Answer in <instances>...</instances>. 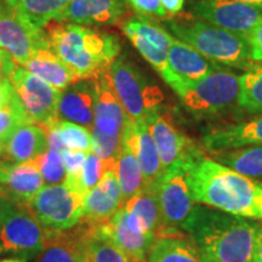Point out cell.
Listing matches in <instances>:
<instances>
[{
    "mask_svg": "<svg viewBox=\"0 0 262 262\" xmlns=\"http://www.w3.org/2000/svg\"><path fill=\"white\" fill-rule=\"evenodd\" d=\"M193 201L227 214L262 221V182L204 157L201 150L188 162Z\"/></svg>",
    "mask_w": 262,
    "mask_h": 262,
    "instance_id": "1",
    "label": "cell"
},
{
    "mask_svg": "<svg viewBox=\"0 0 262 262\" xmlns=\"http://www.w3.org/2000/svg\"><path fill=\"white\" fill-rule=\"evenodd\" d=\"M258 224L194 206L183 228L192 234L204 262H253Z\"/></svg>",
    "mask_w": 262,
    "mask_h": 262,
    "instance_id": "2",
    "label": "cell"
},
{
    "mask_svg": "<svg viewBox=\"0 0 262 262\" xmlns=\"http://www.w3.org/2000/svg\"><path fill=\"white\" fill-rule=\"evenodd\" d=\"M49 47L67 66L77 80L89 79L110 70L122 50L116 34L85 26L52 21L47 26Z\"/></svg>",
    "mask_w": 262,
    "mask_h": 262,
    "instance_id": "3",
    "label": "cell"
},
{
    "mask_svg": "<svg viewBox=\"0 0 262 262\" xmlns=\"http://www.w3.org/2000/svg\"><path fill=\"white\" fill-rule=\"evenodd\" d=\"M168 28L179 40L191 45L216 63L248 70L254 63L247 39L206 22L169 21Z\"/></svg>",
    "mask_w": 262,
    "mask_h": 262,
    "instance_id": "4",
    "label": "cell"
},
{
    "mask_svg": "<svg viewBox=\"0 0 262 262\" xmlns=\"http://www.w3.org/2000/svg\"><path fill=\"white\" fill-rule=\"evenodd\" d=\"M93 78L96 86L95 118L91 129L93 152L102 160L106 171L116 170L127 116L114 93L110 70L100 72Z\"/></svg>",
    "mask_w": 262,
    "mask_h": 262,
    "instance_id": "5",
    "label": "cell"
},
{
    "mask_svg": "<svg viewBox=\"0 0 262 262\" xmlns=\"http://www.w3.org/2000/svg\"><path fill=\"white\" fill-rule=\"evenodd\" d=\"M239 75L221 66L203 79L183 84L178 96L183 108L193 117H210L238 104Z\"/></svg>",
    "mask_w": 262,
    "mask_h": 262,
    "instance_id": "6",
    "label": "cell"
},
{
    "mask_svg": "<svg viewBox=\"0 0 262 262\" xmlns=\"http://www.w3.org/2000/svg\"><path fill=\"white\" fill-rule=\"evenodd\" d=\"M110 74L114 93L131 120L145 122L160 110L164 101L162 90L125 56L116 58Z\"/></svg>",
    "mask_w": 262,
    "mask_h": 262,
    "instance_id": "7",
    "label": "cell"
},
{
    "mask_svg": "<svg viewBox=\"0 0 262 262\" xmlns=\"http://www.w3.org/2000/svg\"><path fill=\"white\" fill-rule=\"evenodd\" d=\"M83 198L64 180L60 185L44 186L27 203L44 232L63 231L75 226L83 217Z\"/></svg>",
    "mask_w": 262,
    "mask_h": 262,
    "instance_id": "8",
    "label": "cell"
},
{
    "mask_svg": "<svg viewBox=\"0 0 262 262\" xmlns=\"http://www.w3.org/2000/svg\"><path fill=\"white\" fill-rule=\"evenodd\" d=\"M45 242V232L27 204L10 202L0 229L3 250L22 260L38 256Z\"/></svg>",
    "mask_w": 262,
    "mask_h": 262,
    "instance_id": "9",
    "label": "cell"
},
{
    "mask_svg": "<svg viewBox=\"0 0 262 262\" xmlns=\"http://www.w3.org/2000/svg\"><path fill=\"white\" fill-rule=\"evenodd\" d=\"M10 81L29 122L48 127L60 122L57 118V102L60 90L52 88L21 64H16Z\"/></svg>",
    "mask_w": 262,
    "mask_h": 262,
    "instance_id": "10",
    "label": "cell"
},
{
    "mask_svg": "<svg viewBox=\"0 0 262 262\" xmlns=\"http://www.w3.org/2000/svg\"><path fill=\"white\" fill-rule=\"evenodd\" d=\"M195 19L245 37L262 21L261 6L241 0H195L188 6Z\"/></svg>",
    "mask_w": 262,
    "mask_h": 262,
    "instance_id": "11",
    "label": "cell"
},
{
    "mask_svg": "<svg viewBox=\"0 0 262 262\" xmlns=\"http://www.w3.org/2000/svg\"><path fill=\"white\" fill-rule=\"evenodd\" d=\"M196 149L187 159L165 170L158 185V196L164 227L179 228L185 226L194 209L188 182V162L198 152Z\"/></svg>",
    "mask_w": 262,
    "mask_h": 262,
    "instance_id": "12",
    "label": "cell"
},
{
    "mask_svg": "<svg viewBox=\"0 0 262 262\" xmlns=\"http://www.w3.org/2000/svg\"><path fill=\"white\" fill-rule=\"evenodd\" d=\"M48 44L44 29L34 27L6 0H0V48L25 64L39 48Z\"/></svg>",
    "mask_w": 262,
    "mask_h": 262,
    "instance_id": "13",
    "label": "cell"
},
{
    "mask_svg": "<svg viewBox=\"0 0 262 262\" xmlns=\"http://www.w3.org/2000/svg\"><path fill=\"white\" fill-rule=\"evenodd\" d=\"M145 122L155 141L164 170L187 159L198 149L173 125L168 116L160 113V110L148 116Z\"/></svg>",
    "mask_w": 262,
    "mask_h": 262,
    "instance_id": "14",
    "label": "cell"
},
{
    "mask_svg": "<svg viewBox=\"0 0 262 262\" xmlns=\"http://www.w3.org/2000/svg\"><path fill=\"white\" fill-rule=\"evenodd\" d=\"M122 142L130 147L139 160L143 173L145 188L158 187L165 170L160 162L158 150L150 136L146 122H135L127 117Z\"/></svg>",
    "mask_w": 262,
    "mask_h": 262,
    "instance_id": "15",
    "label": "cell"
},
{
    "mask_svg": "<svg viewBox=\"0 0 262 262\" xmlns=\"http://www.w3.org/2000/svg\"><path fill=\"white\" fill-rule=\"evenodd\" d=\"M94 225L80 220L63 231L45 232L44 247L37 262H86V239Z\"/></svg>",
    "mask_w": 262,
    "mask_h": 262,
    "instance_id": "16",
    "label": "cell"
},
{
    "mask_svg": "<svg viewBox=\"0 0 262 262\" xmlns=\"http://www.w3.org/2000/svg\"><path fill=\"white\" fill-rule=\"evenodd\" d=\"M96 86L94 78L75 80L61 90L57 102V118L91 131L95 118Z\"/></svg>",
    "mask_w": 262,
    "mask_h": 262,
    "instance_id": "17",
    "label": "cell"
},
{
    "mask_svg": "<svg viewBox=\"0 0 262 262\" xmlns=\"http://www.w3.org/2000/svg\"><path fill=\"white\" fill-rule=\"evenodd\" d=\"M81 220L94 226L107 224L123 206L122 191L116 170H107L101 181L83 198Z\"/></svg>",
    "mask_w": 262,
    "mask_h": 262,
    "instance_id": "18",
    "label": "cell"
},
{
    "mask_svg": "<svg viewBox=\"0 0 262 262\" xmlns=\"http://www.w3.org/2000/svg\"><path fill=\"white\" fill-rule=\"evenodd\" d=\"M48 136L38 124H25L0 146V165L14 166L31 163L48 150Z\"/></svg>",
    "mask_w": 262,
    "mask_h": 262,
    "instance_id": "19",
    "label": "cell"
},
{
    "mask_svg": "<svg viewBox=\"0 0 262 262\" xmlns=\"http://www.w3.org/2000/svg\"><path fill=\"white\" fill-rule=\"evenodd\" d=\"M125 11V0H71L56 21L81 26L116 25Z\"/></svg>",
    "mask_w": 262,
    "mask_h": 262,
    "instance_id": "20",
    "label": "cell"
},
{
    "mask_svg": "<svg viewBox=\"0 0 262 262\" xmlns=\"http://www.w3.org/2000/svg\"><path fill=\"white\" fill-rule=\"evenodd\" d=\"M260 145H262V114L211 130L203 137V146L212 155Z\"/></svg>",
    "mask_w": 262,
    "mask_h": 262,
    "instance_id": "21",
    "label": "cell"
},
{
    "mask_svg": "<svg viewBox=\"0 0 262 262\" xmlns=\"http://www.w3.org/2000/svg\"><path fill=\"white\" fill-rule=\"evenodd\" d=\"M44 187L39 170L32 163L14 166L0 165V196L27 204Z\"/></svg>",
    "mask_w": 262,
    "mask_h": 262,
    "instance_id": "22",
    "label": "cell"
},
{
    "mask_svg": "<svg viewBox=\"0 0 262 262\" xmlns=\"http://www.w3.org/2000/svg\"><path fill=\"white\" fill-rule=\"evenodd\" d=\"M127 225L140 233L156 235L164 227L160 211L158 187L143 188L123 205Z\"/></svg>",
    "mask_w": 262,
    "mask_h": 262,
    "instance_id": "23",
    "label": "cell"
},
{
    "mask_svg": "<svg viewBox=\"0 0 262 262\" xmlns=\"http://www.w3.org/2000/svg\"><path fill=\"white\" fill-rule=\"evenodd\" d=\"M100 227L103 233L120 248L129 262H147V254L155 241V235L131 229L127 225L126 211L123 206L107 224Z\"/></svg>",
    "mask_w": 262,
    "mask_h": 262,
    "instance_id": "24",
    "label": "cell"
},
{
    "mask_svg": "<svg viewBox=\"0 0 262 262\" xmlns=\"http://www.w3.org/2000/svg\"><path fill=\"white\" fill-rule=\"evenodd\" d=\"M148 262H204L193 239L186 238L178 228L165 227L150 245Z\"/></svg>",
    "mask_w": 262,
    "mask_h": 262,
    "instance_id": "25",
    "label": "cell"
},
{
    "mask_svg": "<svg viewBox=\"0 0 262 262\" xmlns=\"http://www.w3.org/2000/svg\"><path fill=\"white\" fill-rule=\"evenodd\" d=\"M168 58L170 68L183 84L195 83L221 66L179 39H173L170 45Z\"/></svg>",
    "mask_w": 262,
    "mask_h": 262,
    "instance_id": "26",
    "label": "cell"
},
{
    "mask_svg": "<svg viewBox=\"0 0 262 262\" xmlns=\"http://www.w3.org/2000/svg\"><path fill=\"white\" fill-rule=\"evenodd\" d=\"M22 67L60 91L77 80L67 66L49 47V42L44 47L39 48L31 58L25 64H22Z\"/></svg>",
    "mask_w": 262,
    "mask_h": 262,
    "instance_id": "27",
    "label": "cell"
},
{
    "mask_svg": "<svg viewBox=\"0 0 262 262\" xmlns=\"http://www.w3.org/2000/svg\"><path fill=\"white\" fill-rule=\"evenodd\" d=\"M116 173L122 191L123 205L145 188L141 165L130 147L122 142L117 157Z\"/></svg>",
    "mask_w": 262,
    "mask_h": 262,
    "instance_id": "28",
    "label": "cell"
},
{
    "mask_svg": "<svg viewBox=\"0 0 262 262\" xmlns=\"http://www.w3.org/2000/svg\"><path fill=\"white\" fill-rule=\"evenodd\" d=\"M37 28H45L56 21L71 0H6Z\"/></svg>",
    "mask_w": 262,
    "mask_h": 262,
    "instance_id": "29",
    "label": "cell"
},
{
    "mask_svg": "<svg viewBox=\"0 0 262 262\" xmlns=\"http://www.w3.org/2000/svg\"><path fill=\"white\" fill-rule=\"evenodd\" d=\"M214 160L251 179H262V145L215 153Z\"/></svg>",
    "mask_w": 262,
    "mask_h": 262,
    "instance_id": "30",
    "label": "cell"
},
{
    "mask_svg": "<svg viewBox=\"0 0 262 262\" xmlns=\"http://www.w3.org/2000/svg\"><path fill=\"white\" fill-rule=\"evenodd\" d=\"M124 34H135L152 45L153 48L168 52L173 38L162 26L147 16L139 15L124 19L120 25Z\"/></svg>",
    "mask_w": 262,
    "mask_h": 262,
    "instance_id": "31",
    "label": "cell"
},
{
    "mask_svg": "<svg viewBox=\"0 0 262 262\" xmlns=\"http://www.w3.org/2000/svg\"><path fill=\"white\" fill-rule=\"evenodd\" d=\"M238 106L245 112L262 114V64L253 63L239 75Z\"/></svg>",
    "mask_w": 262,
    "mask_h": 262,
    "instance_id": "32",
    "label": "cell"
},
{
    "mask_svg": "<svg viewBox=\"0 0 262 262\" xmlns=\"http://www.w3.org/2000/svg\"><path fill=\"white\" fill-rule=\"evenodd\" d=\"M85 258L86 262H129L125 254L103 233L100 226H94L88 235Z\"/></svg>",
    "mask_w": 262,
    "mask_h": 262,
    "instance_id": "33",
    "label": "cell"
},
{
    "mask_svg": "<svg viewBox=\"0 0 262 262\" xmlns=\"http://www.w3.org/2000/svg\"><path fill=\"white\" fill-rule=\"evenodd\" d=\"M54 129L63 143L66 149H77L89 153L93 150V135L86 127L70 122H57Z\"/></svg>",
    "mask_w": 262,
    "mask_h": 262,
    "instance_id": "34",
    "label": "cell"
},
{
    "mask_svg": "<svg viewBox=\"0 0 262 262\" xmlns=\"http://www.w3.org/2000/svg\"><path fill=\"white\" fill-rule=\"evenodd\" d=\"M104 172H106V169H104L103 162L96 153L91 150V152L88 153L86 160H85L83 169H81V172L78 176V179L66 178V181L84 196L91 188H94L101 181Z\"/></svg>",
    "mask_w": 262,
    "mask_h": 262,
    "instance_id": "35",
    "label": "cell"
},
{
    "mask_svg": "<svg viewBox=\"0 0 262 262\" xmlns=\"http://www.w3.org/2000/svg\"><path fill=\"white\" fill-rule=\"evenodd\" d=\"M31 163L39 170L44 180V185H60L67 178L63 158L58 150L48 148L47 152Z\"/></svg>",
    "mask_w": 262,
    "mask_h": 262,
    "instance_id": "36",
    "label": "cell"
},
{
    "mask_svg": "<svg viewBox=\"0 0 262 262\" xmlns=\"http://www.w3.org/2000/svg\"><path fill=\"white\" fill-rule=\"evenodd\" d=\"M25 124H31V122L15 93L11 103L8 107L0 108V146L4 145L12 134Z\"/></svg>",
    "mask_w": 262,
    "mask_h": 262,
    "instance_id": "37",
    "label": "cell"
},
{
    "mask_svg": "<svg viewBox=\"0 0 262 262\" xmlns=\"http://www.w3.org/2000/svg\"><path fill=\"white\" fill-rule=\"evenodd\" d=\"M61 155L62 158H63L67 178L78 179V176L81 172V169H83L85 160H86L88 153L77 149H63Z\"/></svg>",
    "mask_w": 262,
    "mask_h": 262,
    "instance_id": "38",
    "label": "cell"
},
{
    "mask_svg": "<svg viewBox=\"0 0 262 262\" xmlns=\"http://www.w3.org/2000/svg\"><path fill=\"white\" fill-rule=\"evenodd\" d=\"M125 2L140 15L160 16V17H166L168 15L160 0H125Z\"/></svg>",
    "mask_w": 262,
    "mask_h": 262,
    "instance_id": "39",
    "label": "cell"
},
{
    "mask_svg": "<svg viewBox=\"0 0 262 262\" xmlns=\"http://www.w3.org/2000/svg\"><path fill=\"white\" fill-rule=\"evenodd\" d=\"M250 47V56L253 62L262 63V21L255 26L253 31L244 37Z\"/></svg>",
    "mask_w": 262,
    "mask_h": 262,
    "instance_id": "40",
    "label": "cell"
},
{
    "mask_svg": "<svg viewBox=\"0 0 262 262\" xmlns=\"http://www.w3.org/2000/svg\"><path fill=\"white\" fill-rule=\"evenodd\" d=\"M16 61L5 49L0 48V81L9 79L16 67Z\"/></svg>",
    "mask_w": 262,
    "mask_h": 262,
    "instance_id": "41",
    "label": "cell"
},
{
    "mask_svg": "<svg viewBox=\"0 0 262 262\" xmlns=\"http://www.w3.org/2000/svg\"><path fill=\"white\" fill-rule=\"evenodd\" d=\"M15 96V90L10 79L0 81V108L8 107Z\"/></svg>",
    "mask_w": 262,
    "mask_h": 262,
    "instance_id": "42",
    "label": "cell"
},
{
    "mask_svg": "<svg viewBox=\"0 0 262 262\" xmlns=\"http://www.w3.org/2000/svg\"><path fill=\"white\" fill-rule=\"evenodd\" d=\"M166 14L176 15L182 11L185 6V0H160Z\"/></svg>",
    "mask_w": 262,
    "mask_h": 262,
    "instance_id": "43",
    "label": "cell"
},
{
    "mask_svg": "<svg viewBox=\"0 0 262 262\" xmlns=\"http://www.w3.org/2000/svg\"><path fill=\"white\" fill-rule=\"evenodd\" d=\"M253 262H262V226L257 229L256 239H255Z\"/></svg>",
    "mask_w": 262,
    "mask_h": 262,
    "instance_id": "44",
    "label": "cell"
},
{
    "mask_svg": "<svg viewBox=\"0 0 262 262\" xmlns=\"http://www.w3.org/2000/svg\"><path fill=\"white\" fill-rule=\"evenodd\" d=\"M8 203H9L8 199H5V198H3V196H0V229H2L3 221H4L6 208H8Z\"/></svg>",
    "mask_w": 262,
    "mask_h": 262,
    "instance_id": "45",
    "label": "cell"
},
{
    "mask_svg": "<svg viewBox=\"0 0 262 262\" xmlns=\"http://www.w3.org/2000/svg\"><path fill=\"white\" fill-rule=\"evenodd\" d=\"M241 2L248 3V4H251V5L261 6V8H262V0H241Z\"/></svg>",
    "mask_w": 262,
    "mask_h": 262,
    "instance_id": "46",
    "label": "cell"
},
{
    "mask_svg": "<svg viewBox=\"0 0 262 262\" xmlns=\"http://www.w3.org/2000/svg\"><path fill=\"white\" fill-rule=\"evenodd\" d=\"M0 262H25L22 258H4V260H0Z\"/></svg>",
    "mask_w": 262,
    "mask_h": 262,
    "instance_id": "47",
    "label": "cell"
},
{
    "mask_svg": "<svg viewBox=\"0 0 262 262\" xmlns=\"http://www.w3.org/2000/svg\"><path fill=\"white\" fill-rule=\"evenodd\" d=\"M3 251H4V250H3V247H2V245H0V254H2Z\"/></svg>",
    "mask_w": 262,
    "mask_h": 262,
    "instance_id": "48",
    "label": "cell"
}]
</instances>
